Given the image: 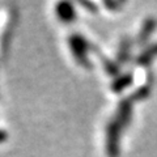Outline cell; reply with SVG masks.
I'll return each mask as SVG.
<instances>
[{
    "label": "cell",
    "instance_id": "6da1fadb",
    "mask_svg": "<svg viewBox=\"0 0 157 157\" xmlns=\"http://www.w3.org/2000/svg\"><path fill=\"white\" fill-rule=\"evenodd\" d=\"M68 45H70L72 56L75 60L84 68H90V60L88 58V48H89V43L86 39L80 36V34H72L68 38Z\"/></svg>",
    "mask_w": 157,
    "mask_h": 157
},
{
    "label": "cell",
    "instance_id": "7a4b0ae2",
    "mask_svg": "<svg viewBox=\"0 0 157 157\" xmlns=\"http://www.w3.org/2000/svg\"><path fill=\"white\" fill-rule=\"evenodd\" d=\"M123 131L124 130L114 119L109 121L106 126V153L109 157H119L121 136Z\"/></svg>",
    "mask_w": 157,
    "mask_h": 157
},
{
    "label": "cell",
    "instance_id": "3957f363",
    "mask_svg": "<svg viewBox=\"0 0 157 157\" xmlns=\"http://www.w3.org/2000/svg\"><path fill=\"white\" fill-rule=\"evenodd\" d=\"M132 113H134V101L131 97H126L118 104V107L115 110V114L111 119H114L122 128H127L132 121Z\"/></svg>",
    "mask_w": 157,
    "mask_h": 157
},
{
    "label": "cell",
    "instance_id": "277c9868",
    "mask_svg": "<svg viewBox=\"0 0 157 157\" xmlns=\"http://www.w3.org/2000/svg\"><path fill=\"white\" fill-rule=\"evenodd\" d=\"M156 28H157V21L153 17L145 18L143 25L140 28L139 34H137V38H136L137 45H145V43L149 41V38L152 37L153 32L156 30Z\"/></svg>",
    "mask_w": 157,
    "mask_h": 157
},
{
    "label": "cell",
    "instance_id": "5b68a950",
    "mask_svg": "<svg viewBox=\"0 0 157 157\" xmlns=\"http://www.w3.org/2000/svg\"><path fill=\"white\" fill-rule=\"evenodd\" d=\"M56 16L64 24H71L76 18V11L70 2H62L56 6Z\"/></svg>",
    "mask_w": 157,
    "mask_h": 157
},
{
    "label": "cell",
    "instance_id": "8992f818",
    "mask_svg": "<svg viewBox=\"0 0 157 157\" xmlns=\"http://www.w3.org/2000/svg\"><path fill=\"white\" fill-rule=\"evenodd\" d=\"M131 39L128 37L122 38V41L118 47V52H117V63L118 64H126L127 62L131 59Z\"/></svg>",
    "mask_w": 157,
    "mask_h": 157
},
{
    "label": "cell",
    "instance_id": "52a82bcc",
    "mask_svg": "<svg viewBox=\"0 0 157 157\" xmlns=\"http://www.w3.org/2000/svg\"><path fill=\"white\" fill-rule=\"evenodd\" d=\"M155 58H157V43H152L139 54V56L136 58V64L147 67L153 62Z\"/></svg>",
    "mask_w": 157,
    "mask_h": 157
},
{
    "label": "cell",
    "instance_id": "ba28073f",
    "mask_svg": "<svg viewBox=\"0 0 157 157\" xmlns=\"http://www.w3.org/2000/svg\"><path fill=\"white\" fill-rule=\"evenodd\" d=\"M134 81V76H132L131 72H126V73H121L118 75L114 81L111 84V90L115 92V93H121L123 92L124 89H127Z\"/></svg>",
    "mask_w": 157,
    "mask_h": 157
},
{
    "label": "cell",
    "instance_id": "9c48e42d",
    "mask_svg": "<svg viewBox=\"0 0 157 157\" xmlns=\"http://www.w3.org/2000/svg\"><path fill=\"white\" fill-rule=\"evenodd\" d=\"M102 64H104L105 71L107 72V75L117 77L119 75V64L114 60H110L107 58H102Z\"/></svg>",
    "mask_w": 157,
    "mask_h": 157
},
{
    "label": "cell",
    "instance_id": "30bf717a",
    "mask_svg": "<svg viewBox=\"0 0 157 157\" xmlns=\"http://www.w3.org/2000/svg\"><path fill=\"white\" fill-rule=\"evenodd\" d=\"M149 93H151V86L149 85H143V86L137 88V89L132 93V96H130V97L134 102L135 101H141V100H145V98L149 96Z\"/></svg>",
    "mask_w": 157,
    "mask_h": 157
},
{
    "label": "cell",
    "instance_id": "8fae6325",
    "mask_svg": "<svg viewBox=\"0 0 157 157\" xmlns=\"http://www.w3.org/2000/svg\"><path fill=\"white\" fill-rule=\"evenodd\" d=\"M82 7H85V8H88L89 9V12H92V13H96L97 12V6L94 3H90V2H81L80 3Z\"/></svg>",
    "mask_w": 157,
    "mask_h": 157
},
{
    "label": "cell",
    "instance_id": "7c38bea8",
    "mask_svg": "<svg viewBox=\"0 0 157 157\" xmlns=\"http://www.w3.org/2000/svg\"><path fill=\"white\" fill-rule=\"evenodd\" d=\"M105 6H106L107 8H110L111 11H114V8H115V9L121 8L122 6H123V3H122V2H106Z\"/></svg>",
    "mask_w": 157,
    "mask_h": 157
}]
</instances>
